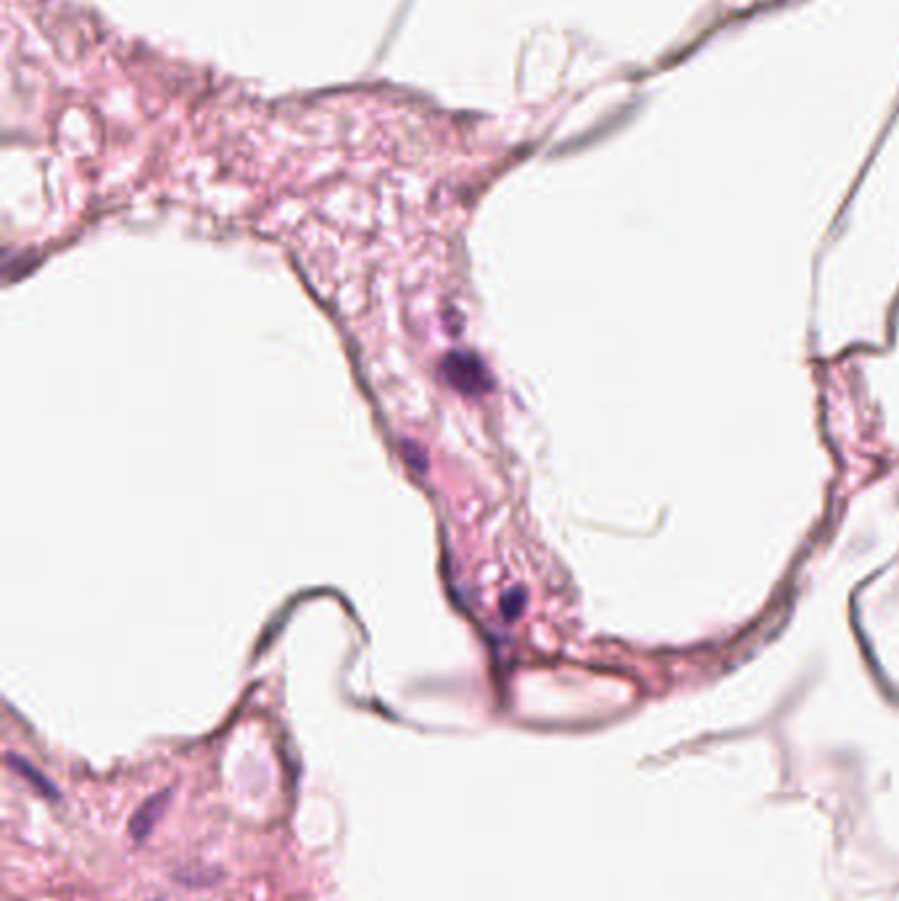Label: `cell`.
Returning <instances> with one entry per match:
<instances>
[{
	"instance_id": "cell-3",
	"label": "cell",
	"mask_w": 899,
	"mask_h": 901,
	"mask_svg": "<svg viewBox=\"0 0 899 901\" xmlns=\"http://www.w3.org/2000/svg\"><path fill=\"white\" fill-rule=\"evenodd\" d=\"M9 765H11L13 770H17V772H22V776H24L26 780H30V783L35 785L37 791L48 793L51 799H56V796H58V789H56V785H53L51 780L45 778L43 772H40L35 765H32V762H26L24 757H19V754H9Z\"/></svg>"
},
{
	"instance_id": "cell-1",
	"label": "cell",
	"mask_w": 899,
	"mask_h": 901,
	"mask_svg": "<svg viewBox=\"0 0 899 901\" xmlns=\"http://www.w3.org/2000/svg\"><path fill=\"white\" fill-rule=\"evenodd\" d=\"M443 375L457 391L468 393V396L491 391L489 370H485L481 359L472 356V353H462V351L449 353L443 362Z\"/></svg>"
},
{
	"instance_id": "cell-2",
	"label": "cell",
	"mask_w": 899,
	"mask_h": 901,
	"mask_svg": "<svg viewBox=\"0 0 899 901\" xmlns=\"http://www.w3.org/2000/svg\"><path fill=\"white\" fill-rule=\"evenodd\" d=\"M169 799H172V789L158 791L156 796H151L135 814H132L130 836H132V840H135V844H143V840L151 836V831L156 827L158 820H162V814L166 812V804H169Z\"/></svg>"
}]
</instances>
